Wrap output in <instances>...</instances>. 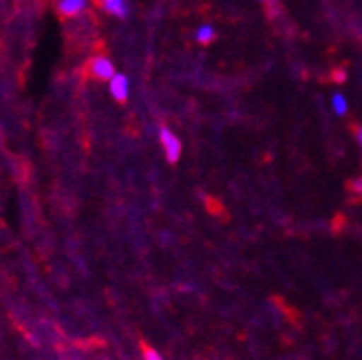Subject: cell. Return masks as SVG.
<instances>
[{"instance_id": "9", "label": "cell", "mask_w": 362, "mask_h": 360, "mask_svg": "<svg viewBox=\"0 0 362 360\" xmlns=\"http://www.w3.org/2000/svg\"><path fill=\"white\" fill-rule=\"evenodd\" d=\"M354 188H356L358 192H362V182H356V184H354Z\"/></svg>"}, {"instance_id": "7", "label": "cell", "mask_w": 362, "mask_h": 360, "mask_svg": "<svg viewBox=\"0 0 362 360\" xmlns=\"http://www.w3.org/2000/svg\"><path fill=\"white\" fill-rule=\"evenodd\" d=\"M332 104H334L336 115H345V113H347V100L342 98L340 93H336V95L332 98Z\"/></svg>"}, {"instance_id": "4", "label": "cell", "mask_w": 362, "mask_h": 360, "mask_svg": "<svg viewBox=\"0 0 362 360\" xmlns=\"http://www.w3.org/2000/svg\"><path fill=\"white\" fill-rule=\"evenodd\" d=\"M58 9L62 16H78L86 9V0H60Z\"/></svg>"}, {"instance_id": "10", "label": "cell", "mask_w": 362, "mask_h": 360, "mask_svg": "<svg viewBox=\"0 0 362 360\" xmlns=\"http://www.w3.org/2000/svg\"><path fill=\"white\" fill-rule=\"evenodd\" d=\"M358 141H360V146H362V129H358Z\"/></svg>"}, {"instance_id": "1", "label": "cell", "mask_w": 362, "mask_h": 360, "mask_svg": "<svg viewBox=\"0 0 362 360\" xmlns=\"http://www.w3.org/2000/svg\"><path fill=\"white\" fill-rule=\"evenodd\" d=\"M159 141H161V149H164L168 161H170V164H175V161L179 159V155H181L179 137L170 129H166V126H161V129H159Z\"/></svg>"}, {"instance_id": "8", "label": "cell", "mask_w": 362, "mask_h": 360, "mask_svg": "<svg viewBox=\"0 0 362 360\" xmlns=\"http://www.w3.org/2000/svg\"><path fill=\"white\" fill-rule=\"evenodd\" d=\"M144 358H146V360H164V358H161L155 349H151V347H146V349H144Z\"/></svg>"}, {"instance_id": "5", "label": "cell", "mask_w": 362, "mask_h": 360, "mask_svg": "<svg viewBox=\"0 0 362 360\" xmlns=\"http://www.w3.org/2000/svg\"><path fill=\"white\" fill-rule=\"evenodd\" d=\"M98 3H102L108 13H113L117 18H124L126 13H129V5H126V0H98Z\"/></svg>"}, {"instance_id": "6", "label": "cell", "mask_w": 362, "mask_h": 360, "mask_svg": "<svg viewBox=\"0 0 362 360\" xmlns=\"http://www.w3.org/2000/svg\"><path fill=\"white\" fill-rule=\"evenodd\" d=\"M214 40V27L210 25H202L197 29V42H202V45H208Z\"/></svg>"}, {"instance_id": "2", "label": "cell", "mask_w": 362, "mask_h": 360, "mask_svg": "<svg viewBox=\"0 0 362 360\" xmlns=\"http://www.w3.org/2000/svg\"><path fill=\"white\" fill-rule=\"evenodd\" d=\"M108 91H111V95L117 102H126L129 100V78L122 74H115L111 78V82H108Z\"/></svg>"}, {"instance_id": "3", "label": "cell", "mask_w": 362, "mask_h": 360, "mask_svg": "<svg viewBox=\"0 0 362 360\" xmlns=\"http://www.w3.org/2000/svg\"><path fill=\"white\" fill-rule=\"evenodd\" d=\"M90 74H93L98 80H111L115 76V66L113 62L108 58H93V62H90Z\"/></svg>"}]
</instances>
